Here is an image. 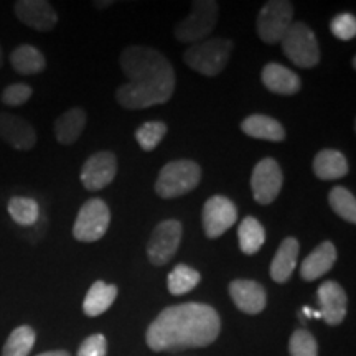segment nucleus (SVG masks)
I'll list each match as a JSON object with an SVG mask.
<instances>
[{"label": "nucleus", "instance_id": "nucleus-5", "mask_svg": "<svg viewBox=\"0 0 356 356\" xmlns=\"http://www.w3.org/2000/svg\"><path fill=\"white\" fill-rule=\"evenodd\" d=\"M282 51L299 68H314L320 61V47L315 33L304 22H292L284 35Z\"/></svg>", "mask_w": 356, "mask_h": 356}, {"label": "nucleus", "instance_id": "nucleus-36", "mask_svg": "<svg viewBox=\"0 0 356 356\" xmlns=\"http://www.w3.org/2000/svg\"><path fill=\"white\" fill-rule=\"evenodd\" d=\"M304 314L307 315V317H314V310L309 309V307H304Z\"/></svg>", "mask_w": 356, "mask_h": 356}, {"label": "nucleus", "instance_id": "nucleus-35", "mask_svg": "<svg viewBox=\"0 0 356 356\" xmlns=\"http://www.w3.org/2000/svg\"><path fill=\"white\" fill-rule=\"evenodd\" d=\"M37 356H71V355L65 350H53V351H47V353L37 355Z\"/></svg>", "mask_w": 356, "mask_h": 356}, {"label": "nucleus", "instance_id": "nucleus-1", "mask_svg": "<svg viewBox=\"0 0 356 356\" xmlns=\"http://www.w3.org/2000/svg\"><path fill=\"white\" fill-rule=\"evenodd\" d=\"M121 68L129 78L115 91V99L126 109H147L165 104L175 91V71L162 53L132 44L121 55Z\"/></svg>", "mask_w": 356, "mask_h": 356}, {"label": "nucleus", "instance_id": "nucleus-37", "mask_svg": "<svg viewBox=\"0 0 356 356\" xmlns=\"http://www.w3.org/2000/svg\"><path fill=\"white\" fill-rule=\"evenodd\" d=\"M113 2H96L97 8H106V6H111Z\"/></svg>", "mask_w": 356, "mask_h": 356}, {"label": "nucleus", "instance_id": "nucleus-19", "mask_svg": "<svg viewBox=\"0 0 356 356\" xmlns=\"http://www.w3.org/2000/svg\"><path fill=\"white\" fill-rule=\"evenodd\" d=\"M299 241L296 238H286L275 252L273 264H270V277L274 282L284 284L291 279L297 266V257H299Z\"/></svg>", "mask_w": 356, "mask_h": 356}, {"label": "nucleus", "instance_id": "nucleus-14", "mask_svg": "<svg viewBox=\"0 0 356 356\" xmlns=\"http://www.w3.org/2000/svg\"><path fill=\"white\" fill-rule=\"evenodd\" d=\"M320 315L330 327H337L343 322L346 317V292L340 284L327 280L317 291Z\"/></svg>", "mask_w": 356, "mask_h": 356}, {"label": "nucleus", "instance_id": "nucleus-23", "mask_svg": "<svg viewBox=\"0 0 356 356\" xmlns=\"http://www.w3.org/2000/svg\"><path fill=\"white\" fill-rule=\"evenodd\" d=\"M86 126V113L81 108H73L63 113L55 122V137L60 144L71 145L79 139Z\"/></svg>", "mask_w": 356, "mask_h": 356}, {"label": "nucleus", "instance_id": "nucleus-29", "mask_svg": "<svg viewBox=\"0 0 356 356\" xmlns=\"http://www.w3.org/2000/svg\"><path fill=\"white\" fill-rule=\"evenodd\" d=\"M328 203L330 208L338 216L343 218L345 221L355 225L356 222V200L355 195L350 193L345 186H335L328 195Z\"/></svg>", "mask_w": 356, "mask_h": 356}, {"label": "nucleus", "instance_id": "nucleus-20", "mask_svg": "<svg viewBox=\"0 0 356 356\" xmlns=\"http://www.w3.org/2000/svg\"><path fill=\"white\" fill-rule=\"evenodd\" d=\"M241 131L252 139L282 142L286 139V129L277 119L264 114H252L241 122Z\"/></svg>", "mask_w": 356, "mask_h": 356}, {"label": "nucleus", "instance_id": "nucleus-32", "mask_svg": "<svg viewBox=\"0 0 356 356\" xmlns=\"http://www.w3.org/2000/svg\"><path fill=\"white\" fill-rule=\"evenodd\" d=\"M33 95V89L25 83H13L2 91V102L10 108H19L24 106Z\"/></svg>", "mask_w": 356, "mask_h": 356}, {"label": "nucleus", "instance_id": "nucleus-17", "mask_svg": "<svg viewBox=\"0 0 356 356\" xmlns=\"http://www.w3.org/2000/svg\"><path fill=\"white\" fill-rule=\"evenodd\" d=\"M262 83L269 89L270 92L282 96H292L297 95L302 88V81L299 74L293 73L292 70L286 68L284 65L279 63H269L262 70Z\"/></svg>", "mask_w": 356, "mask_h": 356}, {"label": "nucleus", "instance_id": "nucleus-2", "mask_svg": "<svg viewBox=\"0 0 356 356\" xmlns=\"http://www.w3.org/2000/svg\"><path fill=\"white\" fill-rule=\"evenodd\" d=\"M221 322L211 305L180 304L167 307L147 328V345L154 351L203 348L220 335Z\"/></svg>", "mask_w": 356, "mask_h": 356}, {"label": "nucleus", "instance_id": "nucleus-18", "mask_svg": "<svg viewBox=\"0 0 356 356\" xmlns=\"http://www.w3.org/2000/svg\"><path fill=\"white\" fill-rule=\"evenodd\" d=\"M337 262V248L330 241L320 243L300 266V275L304 280H317L328 273Z\"/></svg>", "mask_w": 356, "mask_h": 356}, {"label": "nucleus", "instance_id": "nucleus-34", "mask_svg": "<svg viewBox=\"0 0 356 356\" xmlns=\"http://www.w3.org/2000/svg\"><path fill=\"white\" fill-rule=\"evenodd\" d=\"M106 353H108V341L104 335L97 333L83 341L76 356H106Z\"/></svg>", "mask_w": 356, "mask_h": 356}, {"label": "nucleus", "instance_id": "nucleus-30", "mask_svg": "<svg viewBox=\"0 0 356 356\" xmlns=\"http://www.w3.org/2000/svg\"><path fill=\"white\" fill-rule=\"evenodd\" d=\"M167 131L168 129L165 122H160V121L145 122L136 131V140L137 144L140 145L142 150H145V152H152L155 147L162 142L163 137H165Z\"/></svg>", "mask_w": 356, "mask_h": 356}, {"label": "nucleus", "instance_id": "nucleus-27", "mask_svg": "<svg viewBox=\"0 0 356 356\" xmlns=\"http://www.w3.org/2000/svg\"><path fill=\"white\" fill-rule=\"evenodd\" d=\"M35 340H37V335H35L32 327H29V325L17 327L7 338L2 356H29L35 345Z\"/></svg>", "mask_w": 356, "mask_h": 356}, {"label": "nucleus", "instance_id": "nucleus-15", "mask_svg": "<svg viewBox=\"0 0 356 356\" xmlns=\"http://www.w3.org/2000/svg\"><path fill=\"white\" fill-rule=\"evenodd\" d=\"M229 296L234 305L244 314L257 315L266 309L267 293L266 289L256 280L236 279L229 284Z\"/></svg>", "mask_w": 356, "mask_h": 356}, {"label": "nucleus", "instance_id": "nucleus-25", "mask_svg": "<svg viewBox=\"0 0 356 356\" xmlns=\"http://www.w3.org/2000/svg\"><path fill=\"white\" fill-rule=\"evenodd\" d=\"M239 248L244 254L254 256L261 251L262 244L266 243V229L256 218H244L238 229Z\"/></svg>", "mask_w": 356, "mask_h": 356}, {"label": "nucleus", "instance_id": "nucleus-31", "mask_svg": "<svg viewBox=\"0 0 356 356\" xmlns=\"http://www.w3.org/2000/svg\"><path fill=\"white\" fill-rule=\"evenodd\" d=\"M289 353L291 356H318V345L310 332L296 330L289 341Z\"/></svg>", "mask_w": 356, "mask_h": 356}, {"label": "nucleus", "instance_id": "nucleus-3", "mask_svg": "<svg viewBox=\"0 0 356 356\" xmlns=\"http://www.w3.org/2000/svg\"><path fill=\"white\" fill-rule=\"evenodd\" d=\"M202 180V168L193 160H173L159 173L155 191L160 198H178L195 190Z\"/></svg>", "mask_w": 356, "mask_h": 356}, {"label": "nucleus", "instance_id": "nucleus-16", "mask_svg": "<svg viewBox=\"0 0 356 356\" xmlns=\"http://www.w3.org/2000/svg\"><path fill=\"white\" fill-rule=\"evenodd\" d=\"M0 136L17 150H30L37 144V132L32 124L15 114L0 113Z\"/></svg>", "mask_w": 356, "mask_h": 356}, {"label": "nucleus", "instance_id": "nucleus-6", "mask_svg": "<svg viewBox=\"0 0 356 356\" xmlns=\"http://www.w3.org/2000/svg\"><path fill=\"white\" fill-rule=\"evenodd\" d=\"M220 6L215 0H195L193 10L175 26V38L181 43H202L215 30Z\"/></svg>", "mask_w": 356, "mask_h": 356}, {"label": "nucleus", "instance_id": "nucleus-11", "mask_svg": "<svg viewBox=\"0 0 356 356\" xmlns=\"http://www.w3.org/2000/svg\"><path fill=\"white\" fill-rule=\"evenodd\" d=\"M238 220V208L229 198L215 195L203 207V229L208 238L216 239Z\"/></svg>", "mask_w": 356, "mask_h": 356}, {"label": "nucleus", "instance_id": "nucleus-8", "mask_svg": "<svg viewBox=\"0 0 356 356\" xmlns=\"http://www.w3.org/2000/svg\"><path fill=\"white\" fill-rule=\"evenodd\" d=\"M293 7L287 0H270L266 2L257 15V35L264 43L274 44L284 38L292 25Z\"/></svg>", "mask_w": 356, "mask_h": 356}, {"label": "nucleus", "instance_id": "nucleus-26", "mask_svg": "<svg viewBox=\"0 0 356 356\" xmlns=\"http://www.w3.org/2000/svg\"><path fill=\"white\" fill-rule=\"evenodd\" d=\"M8 215L17 225L30 228L40 221V207L33 198L13 197L7 204Z\"/></svg>", "mask_w": 356, "mask_h": 356}, {"label": "nucleus", "instance_id": "nucleus-28", "mask_svg": "<svg viewBox=\"0 0 356 356\" xmlns=\"http://www.w3.org/2000/svg\"><path fill=\"white\" fill-rule=\"evenodd\" d=\"M200 280H202V275L197 269L186 264H178L168 274V291L173 296H184V293L193 291L200 284Z\"/></svg>", "mask_w": 356, "mask_h": 356}, {"label": "nucleus", "instance_id": "nucleus-13", "mask_svg": "<svg viewBox=\"0 0 356 356\" xmlns=\"http://www.w3.org/2000/svg\"><path fill=\"white\" fill-rule=\"evenodd\" d=\"M15 15L22 24L38 32H50L58 24V13L50 2L44 0H19Z\"/></svg>", "mask_w": 356, "mask_h": 356}, {"label": "nucleus", "instance_id": "nucleus-9", "mask_svg": "<svg viewBox=\"0 0 356 356\" xmlns=\"http://www.w3.org/2000/svg\"><path fill=\"white\" fill-rule=\"evenodd\" d=\"M181 241V222L178 220H165L155 226L149 244L147 256L154 266H165L177 254Z\"/></svg>", "mask_w": 356, "mask_h": 356}, {"label": "nucleus", "instance_id": "nucleus-10", "mask_svg": "<svg viewBox=\"0 0 356 356\" xmlns=\"http://www.w3.org/2000/svg\"><path fill=\"white\" fill-rule=\"evenodd\" d=\"M284 185L280 165L274 159H262L254 167L251 177L252 197L259 204H270L279 197Z\"/></svg>", "mask_w": 356, "mask_h": 356}, {"label": "nucleus", "instance_id": "nucleus-4", "mask_svg": "<svg viewBox=\"0 0 356 356\" xmlns=\"http://www.w3.org/2000/svg\"><path fill=\"white\" fill-rule=\"evenodd\" d=\"M231 50H233V43L226 38L204 40L185 51L184 61L197 73L213 78L226 68Z\"/></svg>", "mask_w": 356, "mask_h": 356}, {"label": "nucleus", "instance_id": "nucleus-22", "mask_svg": "<svg viewBox=\"0 0 356 356\" xmlns=\"http://www.w3.org/2000/svg\"><path fill=\"white\" fill-rule=\"evenodd\" d=\"M115 297H118V287L96 280L84 297L83 312L88 317H99L114 304Z\"/></svg>", "mask_w": 356, "mask_h": 356}, {"label": "nucleus", "instance_id": "nucleus-7", "mask_svg": "<svg viewBox=\"0 0 356 356\" xmlns=\"http://www.w3.org/2000/svg\"><path fill=\"white\" fill-rule=\"evenodd\" d=\"M111 211L106 202L91 198L83 204L73 226L74 239L81 243L99 241L109 228Z\"/></svg>", "mask_w": 356, "mask_h": 356}, {"label": "nucleus", "instance_id": "nucleus-33", "mask_svg": "<svg viewBox=\"0 0 356 356\" xmlns=\"http://www.w3.org/2000/svg\"><path fill=\"white\" fill-rule=\"evenodd\" d=\"M330 30L333 37L343 42H350L356 37V19L353 13H340L332 20Z\"/></svg>", "mask_w": 356, "mask_h": 356}, {"label": "nucleus", "instance_id": "nucleus-24", "mask_svg": "<svg viewBox=\"0 0 356 356\" xmlns=\"http://www.w3.org/2000/svg\"><path fill=\"white\" fill-rule=\"evenodd\" d=\"M12 68L19 74H38L47 68V60H44L43 53L32 44H20L10 55Z\"/></svg>", "mask_w": 356, "mask_h": 356}, {"label": "nucleus", "instance_id": "nucleus-12", "mask_svg": "<svg viewBox=\"0 0 356 356\" xmlns=\"http://www.w3.org/2000/svg\"><path fill=\"white\" fill-rule=\"evenodd\" d=\"M118 173V159L113 152H97L84 162L81 184L89 191L106 188Z\"/></svg>", "mask_w": 356, "mask_h": 356}, {"label": "nucleus", "instance_id": "nucleus-21", "mask_svg": "<svg viewBox=\"0 0 356 356\" xmlns=\"http://www.w3.org/2000/svg\"><path fill=\"white\" fill-rule=\"evenodd\" d=\"M314 172L320 180H338L348 173V162L341 152L333 149H325L315 155Z\"/></svg>", "mask_w": 356, "mask_h": 356}, {"label": "nucleus", "instance_id": "nucleus-38", "mask_svg": "<svg viewBox=\"0 0 356 356\" xmlns=\"http://www.w3.org/2000/svg\"><path fill=\"white\" fill-rule=\"evenodd\" d=\"M2 63H3V58H2V50H0V68H2Z\"/></svg>", "mask_w": 356, "mask_h": 356}]
</instances>
